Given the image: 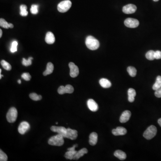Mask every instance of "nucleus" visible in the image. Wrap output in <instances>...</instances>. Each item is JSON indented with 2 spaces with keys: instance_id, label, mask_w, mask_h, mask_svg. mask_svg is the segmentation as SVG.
I'll list each match as a JSON object with an SVG mask.
<instances>
[{
  "instance_id": "23",
  "label": "nucleus",
  "mask_w": 161,
  "mask_h": 161,
  "mask_svg": "<svg viewBox=\"0 0 161 161\" xmlns=\"http://www.w3.org/2000/svg\"><path fill=\"white\" fill-rule=\"evenodd\" d=\"M54 70V65L52 63L49 62L48 63L46 68V70L43 72V75L46 76L49 75L52 73Z\"/></svg>"
},
{
  "instance_id": "7",
  "label": "nucleus",
  "mask_w": 161,
  "mask_h": 161,
  "mask_svg": "<svg viewBox=\"0 0 161 161\" xmlns=\"http://www.w3.org/2000/svg\"><path fill=\"white\" fill-rule=\"evenodd\" d=\"M74 91V87L70 85H67L65 87L62 85V86H60L58 89V93L60 94H64L65 93L71 94V93H73Z\"/></svg>"
},
{
  "instance_id": "28",
  "label": "nucleus",
  "mask_w": 161,
  "mask_h": 161,
  "mask_svg": "<svg viewBox=\"0 0 161 161\" xmlns=\"http://www.w3.org/2000/svg\"><path fill=\"white\" fill-rule=\"evenodd\" d=\"M1 65H2L3 68L6 69V70L10 71V70L11 69L12 67L10 64L9 63L6 62V60H1Z\"/></svg>"
},
{
  "instance_id": "16",
  "label": "nucleus",
  "mask_w": 161,
  "mask_h": 161,
  "mask_svg": "<svg viewBox=\"0 0 161 161\" xmlns=\"http://www.w3.org/2000/svg\"><path fill=\"white\" fill-rule=\"evenodd\" d=\"M87 106L89 109L94 112L97 111L99 109L98 104L95 102V101H94L92 99H90L88 100Z\"/></svg>"
},
{
  "instance_id": "30",
  "label": "nucleus",
  "mask_w": 161,
  "mask_h": 161,
  "mask_svg": "<svg viewBox=\"0 0 161 161\" xmlns=\"http://www.w3.org/2000/svg\"><path fill=\"white\" fill-rule=\"evenodd\" d=\"M0 26L2 27L3 28L6 29H8L9 27V23L7 22L5 19L3 18H1L0 19Z\"/></svg>"
},
{
  "instance_id": "35",
  "label": "nucleus",
  "mask_w": 161,
  "mask_h": 161,
  "mask_svg": "<svg viewBox=\"0 0 161 161\" xmlns=\"http://www.w3.org/2000/svg\"><path fill=\"white\" fill-rule=\"evenodd\" d=\"M21 77L23 79L25 80H27V81L30 80H31V78H32L31 75L28 73H23Z\"/></svg>"
},
{
  "instance_id": "36",
  "label": "nucleus",
  "mask_w": 161,
  "mask_h": 161,
  "mask_svg": "<svg viewBox=\"0 0 161 161\" xmlns=\"http://www.w3.org/2000/svg\"><path fill=\"white\" fill-rule=\"evenodd\" d=\"M154 94H155L156 97L157 98H161V87L155 90Z\"/></svg>"
},
{
  "instance_id": "41",
  "label": "nucleus",
  "mask_w": 161,
  "mask_h": 161,
  "mask_svg": "<svg viewBox=\"0 0 161 161\" xmlns=\"http://www.w3.org/2000/svg\"><path fill=\"white\" fill-rule=\"evenodd\" d=\"M18 83L19 84H21V81L20 80H18Z\"/></svg>"
},
{
  "instance_id": "21",
  "label": "nucleus",
  "mask_w": 161,
  "mask_h": 161,
  "mask_svg": "<svg viewBox=\"0 0 161 161\" xmlns=\"http://www.w3.org/2000/svg\"><path fill=\"white\" fill-rule=\"evenodd\" d=\"M99 84L101 86L104 88H108L111 86V83L110 80L107 79L102 78L99 80Z\"/></svg>"
},
{
  "instance_id": "5",
  "label": "nucleus",
  "mask_w": 161,
  "mask_h": 161,
  "mask_svg": "<svg viewBox=\"0 0 161 161\" xmlns=\"http://www.w3.org/2000/svg\"><path fill=\"white\" fill-rule=\"evenodd\" d=\"M18 111L15 107H11L9 109L6 115V119L9 123H14L16 120Z\"/></svg>"
},
{
  "instance_id": "42",
  "label": "nucleus",
  "mask_w": 161,
  "mask_h": 161,
  "mask_svg": "<svg viewBox=\"0 0 161 161\" xmlns=\"http://www.w3.org/2000/svg\"><path fill=\"white\" fill-rule=\"evenodd\" d=\"M3 75H1V77H0V78L1 79L2 77H3Z\"/></svg>"
},
{
  "instance_id": "10",
  "label": "nucleus",
  "mask_w": 161,
  "mask_h": 161,
  "mask_svg": "<svg viewBox=\"0 0 161 161\" xmlns=\"http://www.w3.org/2000/svg\"><path fill=\"white\" fill-rule=\"evenodd\" d=\"M136 6L133 4H128L123 7V12L126 14H131L135 12Z\"/></svg>"
},
{
  "instance_id": "18",
  "label": "nucleus",
  "mask_w": 161,
  "mask_h": 161,
  "mask_svg": "<svg viewBox=\"0 0 161 161\" xmlns=\"http://www.w3.org/2000/svg\"><path fill=\"white\" fill-rule=\"evenodd\" d=\"M98 134L95 132H93L90 134L89 136V143L91 146H95L98 141Z\"/></svg>"
},
{
  "instance_id": "19",
  "label": "nucleus",
  "mask_w": 161,
  "mask_h": 161,
  "mask_svg": "<svg viewBox=\"0 0 161 161\" xmlns=\"http://www.w3.org/2000/svg\"><path fill=\"white\" fill-rule=\"evenodd\" d=\"M128 93V100L129 102L132 103L135 100V97L136 95L135 90L133 88H130L127 91Z\"/></svg>"
},
{
  "instance_id": "15",
  "label": "nucleus",
  "mask_w": 161,
  "mask_h": 161,
  "mask_svg": "<svg viewBox=\"0 0 161 161\" xmlns=\"http://www.w3.org/2000/svg\"><path fill=\"white\" fill-rule=\"evenodd\" d=\"M127 132L126 129L122 127H118L116 129L112 130V134L115 136L125 135Z\"/></svg>"
},
{
  "instance_id": "13",
  "label": "nucleus",
  "mask_w": 161,
  "mask_h": 161,
  "mask_svg": "<svg viewBox=\"0 0 161 161\" xmlns=\"http://www.w3.org/2000/svg\"><path fill=\"white\" fill-rule=\"evenodd\" d=\"M78 132L76 130L71 129H67V132L65 135V138H68L71 140H75L78 137Z\"/></svg>"
},
{
  "instance_id": "22",
  "label": "nucleus",
  "mask_w": 161,
  "mask_h": 161,
  "mask_svg": "<svg viewBox=\"0 0 161 161\" xmlns=\"http://www.w3.org/2000/svg\"><path fill=\"white\" fill-rule=\"evenodd\" d=\"M87 153H88V150L86 148H83L82 150H80L78 151H77L73 159H74V160H78L79 158L82 157L84 154Z\"/></svg>"
},
{
  "instance_id": "37",
  "label": "nucleus",
  "mask_w": 161,
  "mask_h": 161,
  "mask_svg": "<svg viewBox=\"0 0 161 161\" xmlns=\"http://www.w3.org/2000/svg\"><path fill=\"white\" fill-rule=\"evenodd\" d=\"M155 59L157 60L161 59V51H157L155 52Z\"/></svg>"
},
{
  "instance_id": "9",
  "label": "nucleus",
  "mask_w": 161,
  "mask_h": 161,
  "mask_svg": "<svg viewBox=\"0 0 161 161\" xmlns=\"http://www.w3.org/2000/svg\"><path fill=\"white\" fill-rule=\"evenodd\" d=\"M70 68V75L72 78H76L78 75L79 69L77 65L73 62H70L69 64Z\"/></svg>"
},
{
  "instance_id": "20",
  "label": "nucleus",
  "mask_w": 161,
  "mask_h": 161,
  "mask_svg": "<svg viewBox=\"0 0 161 161\" xmlns=\"http://www.w3.org/2000/svg\"><path fill=\"white\" fill-rule=\"evenodd\" d=\"M114 156L120 160H124L126 158V154L124 152L117 150L114 153Z\"/></svg>"
},
{
  "instance_id": "2",
  "label": "nucleus",
  "mask_w": 161,
  "mask_h": 161,
  "mask_svg": "<svg viewBox=\"0 0 161 161\" xmlns=\"http://www.w3.org/2000/svg\"><path fill=\"white\" fill-rule=\"evenodd\" d=\"M48 143L51 146H62L64 143V137L60 134L52 136L48 140Z\"/></svg>"
},
{
  "instance_id": "39",
  "label": "nucleus",
  "mask_w": 161,
  "mask_h": 161,
  "mask_svg": "<svg viewBox=\"0 0 161 161\" xmlns=\"http://www.w3.org/2000/svg\"><path fill=\"white\" fill-rule=\"evenodd\" d=\"M158 123L160 125V126L161 127V118H160V119H159L158 120Z\"/></svg>"
},
{
  "instance_id": "26",
  "label": "nucleus",
  "mask_w": 161,
  "mask_h": 161,
  "mask_svg": "<svg viewBox=\"0 0 161 161\" xmlns=\"http://www.w3.org/2000/svg\"><path fill=\"white\" fill-rule=\"evenodd\" d=\"M127 71L129 73L130 76L132 77H135L136 74V72H137L135 68L132 67V66H129V67H127Z\"/></svg>"
},
{
  "instance_id": "29",
  "label": "nucleus",
  "mask_w": 161,
  "mask_h": 161,
  "mask_svg": "<svg viewBox=\"0 0 161 161\" xmlns=\"http://www.w3.org/2000/svg\"><path fill=\"white\" fill-rule=\"evenodd\" d=\"M29 97L33 100L34 101H38L41 99V95H38L37 94L35 93H31L29 95Z\"/></svg>"
},
{
  "instance_id": "32",
  "label": "nucleus",
  "mask_w": 161,
  "mask_h": 161,
  "mask_svg": "<svg viewBox=\"0 0 161 161\" xmlns=\"http://www.w3.org/2000/svg\"><path fill=\"white\" fill-rule=\"evenodd\" d=\"M32 57H29L27 60L25 59V58L22 59V64L25 66H29V65H31L32 64Z\"/></svg>"
},
{
  "instance_id": "6",
  "label": "nucleus",
  "mask_w": 161,
  "mask_h": 161,
  "mask_svg": "<svg viewBox=\"0 0 161 161\" xmlns=\"http://www.w3.org/2000/svg\"><path fill=\"white\" fill-rule=\"evenodd\" d=\"M125 25L129 28H136L139 25V22L137 19L132 18H127L125 21Z\"/></svg>"
},
{
  "instance_id": "12",
  "label": "nucleus",
  "mask_w": 161,
  "mask_h": 161,
  "mask_svg": "<svg viewBox=\"0 0 161 161\" xmlns=\"http://www.w3.org/2000/svg\"><path fill=\"white\" fill-rule=\"evenodd\" d=\"M51 130L53 132H57L58 134L64 137H65L66 132H67V129L64 127H57L53 126L51 127Z\"/></svg>"
},
{
  "instance_id": "33",
  "label": "nucleus",
  "mask_w": 161,
  "mask_h": 161,
  "mask_svg": "<svg viewBox=\"0 0 161 161\" xmlns=\"http://www.w3.org/2000/svg\"><path fill=\"white\" fill-rule=\"evenodd\" d=\"M7 160H8V157L6 154L2 150H0V161H6Z\"/></svg>"
},
{
  "instance_id": "8",
  "label": "nucleus",
  "mask_w": 161,
  "mask_h": 161,
  "mask_svg": "<svg viewBox=\"0 0 161 161\" xmlns=\"http://www.w3.org/2000/svg\"><path fill=\"white\" fill-rule=\"evenodd\" d=\"M78 146V145L76 144V145H74L72 147L68 148V151L64 155L65 158L70 159V160L74 159V157L76 154V153L77 152V151L75 150V148L77 147Z\"/></svg>"
},
{
  "instance_id": "1",
  "label": "nucleus",
  "mask_w": 161,
  "mask_h": 161,
  "mask_svg": "<svg viewBox=\"0 0 161 161\" xmlns=\"http://www.w3.org/2000/svg\"><path fill=\"white\" fill-rule=\"evenodd\" d=\"M86 47L91 50H97L99 47V42L92 36H88L85 39Z\"/></svg>"
},
{
  "instance_id": "38",
  "label": "nucleus",
  "mask_w": 161,
  "mask_h": 161,
  "mask_svg": "<svg viewBox=\"0 0 161 161\" xmlns=\"http://www.w3.org/2000/svg\"><path fill=\"white\" fill-rule=\"evenodd\" d=\"M9 27L10 28H13V25L11 23H9Z\"/></svg>"
},
{
  "instance_id": "3",
  "label": "nucleus",
  "mask_w": 161,
  "mask_h": 161,
  "mask_svg": "<svg viewBox=\"0 0 161 161\" xmlns=\"http://www.w3.org/2000/svg\"><path fill=\"white\" fill-rule=\"evenodd\" d=\"M157 132V129L154 125H151L148 127L143 133V136L147 140H150L155 136Z\"/></svg>"
},
{
  "instance_id": "24",
  "label": "nucleus",
  "mask_w": 161,
  "mask_h": 161,
  "mask_svg": "<svg viewBox=\"0 0 161 161\" xmlns=\"http://www.w3.org/2000/svg\"><path fill=\"white\" fill-rule=\"evenodd\" d=\"M161 87V76H158L156 78L155 83L153 86V89L156 90Z\"/></svg>"
},
{
  "instance_id": "17",
  "label": "nucleus",
  "mask_w": 161,
  "mask_h": 161,
  "mask_svg": "<svg viewBox=\"0 0 161 161\" xmlns=\"http://www.w3.org/2000/svg\"><path fill=\"white\" fill-rule=\"evenodd\" d=\"M45 41L48 44H53L55 41V38L53 34L51 32H48L46 34Z\"/></svg>"
},
{
  "instance_id": "25",
  "label": "nucleus",
  "mask_w": 161,
  "mask_h": 161,
  "mask_svg": "<svg viewBox=\"0 0 161 161\" xmlns=\"http://www.w3.org/2000/svg\"><path fill=\"white\" fill-rule=\"evenodd\" d=\"M27 7L26 5H21L20 6V15L22 16H27L28 13V12L27 11Z\"/></svg>"
},
{
  "instance_id": "11",
  "label": "nucleus",
  "mask_w": 161,
  "mask_h": 161,
  "mask_svg": "<svg viewBox=\"0 0 161 161\" xmlns=\"http://www.w3.org/2000/svg\"><path fill=\"white\" fill-rule=\"evenodd\" d=\"M30 125L28 122L23 121L22 122L18 127V132L21 134H25L30 129Z\"/></svg>"
},
{
  "instance_id": "31",
  "label": "nucleus",
  "mask_w": 161,
  "mask_h": 161,
  "mask_svg": "<svg viewBox=\"0 0 161 161\" xmlns=\"http://www.w3.org/2000/svg\"><path fill=\"white\" fill-rule=\"evenodd\" d=\"M38 6L37 5H32L31 6L30 11L31 13L33 15H36L38 13Z\"/></svg>"
},
{
  "instance_id": "14",
  "label": "nucleus",
  "mask_w": 161,
  "mask_h": 161,
  "mask_svg": "<svg viewBox=\"0 0 161 161\" xmlns=\"http://www.w3.org/2000/svg\"><path fill=\"white\" fill-rule=\"evenodd\" d=\"M131 116V112L130 111H125L122 113L120 117V121L121 123H125L130 120Z\"/></svg>"
},
{
  "instance_id": "34",
  "label": "nucleus",
  "mask_w": 161,
  "mask_h": 161,
  "mask_svg": "<svg viewBox=\"0 0 161 161\" xmlns=\"http://www.w3.org/2000/svg\"><path fill=\"white\" fill-rule=\"evenodd\" d=\"M18 45V42L16 41H13L12 43V44L11 48H10V51L12 52L13 53L16 52L17 51V46Z\"/></svg>"
},
{
  "instance_id": "27",
  "label": "nucleus",
  "mask_w": 161,
  "mask_h": 161,
  "mask_svg": "<svg viewBox=\"0 0 161 161\" xmlns=\"http://www.w3.org/2000/svg\"><path fill=\"white\" fill-rule=\"evenodd\" d=\"M146 57L148 60H153L155 59V52L153 50H150L146 53Z\"/></svg>"
},
{
  "instance_id": "43",
  "label": "nucleus",
  "mask_w": 161,
  "mask_h": 161,
  "mask_svg": "<svg viewBox=\"0 0 161 161\" xmlns=\"http://www.w3.org/2000/svg\"><path fill=\"white\" fill-rule=\"evenodd\" d=\"M154 1H158L159 0H153Z\"/></svg>"
},
{
  "instance_id": "40",
  "label": "nucleus",
  "mask_w": 161,
  "mask_h": 161,
  "mask_svg": "<svg viewBox=\"0 0 161 161\" xmlns=\"http://www.w3.org/2000/svg\"><path fill=\"white\" fill-rule=\"evenodd\" d=\"M2 35V31L1 29H0V38H1Z\"/></svg>"
},
{
  "instance_id": "4",
  "label": "nucleus",
  "mask_w": 161,
  "mask_h": 161,
  "mask_svg": "<svg viewBox=\"0 0 161 161\" xmlns=\"http://www.w3.org/2000/svg\"><path fill=\"white\" fill-rule=\"evenodd\" d=\"M72 2L69 0H65L60 2L58 5V10L61 13H65L68 11L71 8Z\"/></svg>"
}]
</instances>
